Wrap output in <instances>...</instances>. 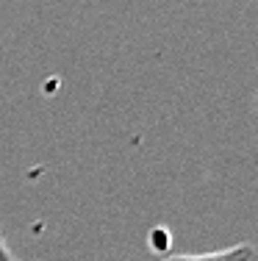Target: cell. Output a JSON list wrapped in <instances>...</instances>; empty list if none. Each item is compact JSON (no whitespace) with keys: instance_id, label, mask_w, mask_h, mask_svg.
<instances>
[{"instance_id":"cell-1","label":"cell","mask_w":258,"mask_h":261,"mask_svg":"<svg viewBox=\"0 0 258 261\" xmlns=\"http://www.w3.org/2000/svg\"><path fill=\"white\" fill-rule=\"evenodd\" d=\"M167 261H236V247H228V250L219 253H200V256H172Z\"/></svg>"},{"instance_id":"cell-2","label":"cell","mask_w":258,"mask_h":261,"mask_svg":"<svg viewBox=\"0 0 258 261\" xmlns=\"http://www.w3.org/2000/svg\"><path fill=\"white\" fill-rule=\"evenodd\" d=\"M0 261H17V258H14V253H11V250H9V245H6L3 233H0Z\"/></svg>"},{"instance_id":"cell-3","label":"cell","mask_w":258,"mask_h":261,"mask_svg":"<svg viewBox=\"0 0 258 261\" xmlns=\"http://www.w3.org/2000/svg\"><path fill=\"white\" fill-rule=\"evenodd\" d=\"M255 109H258V92H255Z\"/></svg>"}]
</instances>
